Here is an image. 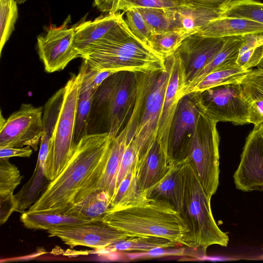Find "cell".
Here are the masks:
<instances>
[{
  "label": "cell",
  "instance_id": "obj_1",
  "mask_svg": "<svg viewBox=\"0 0 263 263\" xmlns=\"http://www.w3.org/2000/svg\"><path fill=\"white\" fill-rule=\"evenodd\" d=\"M114 138L108 132L88 134L82 137L64 170L50 181L28 210L63 213L95 192Z\"/></svg>",
  "mask_w": 263,
  "mask_h": 263
},
{
  "label": "cell",
  "instance_id": "obj_2",
  "mask_svg": "<svg viewBox=\"0 0 263 263\" xmlns=\"http://www.w3.org/2000/svg\"><path fill=\"white\" fill-rule=\"evenodd\" d=\"M79 53L93 70L148 73L166 68L165 59L133 34L123 17L104 36Z\"/></svg>",
  "mask_w": 263,
  "mask_h": 263
},
{
  "label": "cell",
  "instance_id": "obj_3",
  "mask_svg": "<svg viewBox=\"0 0 263 263\" xmlns=\"http://www.w3.org/2000/svg\"><path fill=\"white\" fill-rule=\"evenodd\" d=\"M100 221L129 237H160L194 248L180 213L162 201L145 198L135 204L111 208Z\"/></svg>",
  "mask_w": 263,
  "mask_h": 263
},
{
  "label": "cell",
  "instance_id": "obj_4",
  "mask_svg": "<svg viewBox=\"0 0 263 263\" xmlns=\"http://www.w3.org/2000/svg\"><path fill=\"white\" fill-rule=\"evenodd\" d=\"M161 71L137 73V92L132 112L123 129L135 143L139 156L156 140L165 90L170 79L172 60L165 59Z\"/></svg>",
  "mask_w": 263,
  "mask_h": 263
},
{
  "label": "cell",
  "instance_id": "obj_5",
  "mask_svg": "<svg viewBox=\"0 0 263 263\" xmlns=\"http://www.w3.org/2000/svg\"><path fill=\"white\" fill-rule=\"evenodd\" d=\"M182 196L180 212L190 232L194 248L206 252L211 245L227 247V234L217 224L211 208V198L205 192L190 163H182Z\"/></svg>",
  "mask_w": 263,
  "mask_h": 263
},
{
  "label": "cell",
  "instance_id": "obj_6",
  "mask_svg": "<svg viewBox=\"0 0 263 263\" xmlns=\"http://www.w3.org/2000/svg\"><path fill=\"white\" fill-rule=\"evenodd\" d=\"M217 123L204 111L200 115L187 142L183 162L189 163L192 166L211 199L217 190L220 173V137Z\"/></svg>",
  "mask_w": 263,
  "mask_h": 263
},
{
  "label": "cell",
  "instance_id": "obj_7",
  "mask_svg": "<svg viewBox=\"0 0 263 263\" xmlns=\"http://www.w3.org/2000/svg\"><path fill=\"white\" fill-rule=\"evenodd\" d=\"M137 92V73L117 72L102 83L95 93L92 106L106 112L108 130L115 138L133 109Z\"/></svg>",
  "mask_w": 263,
  "mask_h": 263
},
{
  "label": "cell",
  "instance_id": "obj_8",
  "mask_svg": "<svg viewBox=\"0 0 263 263\" xmlns=\"http://www.w3.org/2000/svg\"><path fill=\"white\" fill-rule=\"evenodd\" d=\"M82 77L80 68L79 73L73 74L65 85V92L55 128L52 151L45 170L50 181L64 170L75 147L74 129Z\"/></svg>",
  "mask_w": 263,
  "mask_h": 263
},
{
  "label": "cell",
  "instance_id": "obj_9",
  "mask_svg": "<svg viewBox=\"0 0 263 263\" xmlns=\"http://www.w3.org/2000/svg\"><path fill=\"white\" fill-rule=\"evenodd\" d=\"M199 93L205 113L217 123H250V111L240 83L219 86Z\"/></svg>",
  "mask_w": 263,
  "mask_h": 263
},
{
  "label": "cell",
  "instance_id": "obj_10",
  "mask_svg": "<svg viewBox=\"0 0 263 263\" xmlns=\"http://www.w3.org/2000/svg\"><path fill=\"white\" fill-rule=\"evenodd\" d=\"M43 107L23 104L5 120L1 112L0 147L29 146L36 151L44 129Z\"/></svg>",
  "mask_w": 263,
  "mask_h": 263
},
{
  "label": "cell",
  "instance_id": "obj_11",
  "mask_svg": "<svg viewBox=\"0 0 263 263\" xmlns=\"http://www.w3.org/2000/svg\"><path fill=\"white\" fill-rule=\"evenodd\" d=\"M203 111L199 92H192L180 99L171 125L167 149L172 164L184 162L187 142Z\"/></svg>",
  "mask_w": 263,
  "mask_h": 263
},
{
  "label": "cell",
  "instance_id": "obj_12",
  "mask_svg": "<svg viewBox=\"0 0 263 263\" xmlns=\"http://www.w3.org/2000/svg\"><path fill=\"white\" fill-rule=\"evenodd\" d=\"M70 17L60 27L51 26L37 37L40 60L48 73L63 70L72 60L80 57L74 44L75 26L69 27Z\"/></svg>",
  "mask_w": 263,
  "mask_h": 263
},
{
  "label": "cell",
  "instance_id": "obj_13",
  "mask_svg": "<svg viewBox=\"0 0 263 263\" xmlns=\"http://www.w3.org/2000/svg\"><path fill=\"white\" fill-rule=\"evenodd\" d=\"M227 39L204 36L195 32L182 42L174 53L180 62L183 75L180 92L221 50Z\"/></svg>",
  "mask_w": 263,
  "mask_h": 263
},
{
  "label": "cell",
  "instance_id": "obj_14",
  "mask_svg": "<svg viewBox=\"0 0 263 263\" xmlns=\"http://www.w3.org/2000/svg\"><path fill=\"white\" fill-rule=\"evenodd\" d=\"M233 179L238 190L263 191V122L254 125L246 138Z\"/></svg>",
  "mask_w": 263,
  "mask_h": 263
},
{
  "label": "cell",
  "instance_id": "obj_15",
  "mask_svg": "<svg viewBox=\"0 0 263 263\" xmlns=\"http://www.w3.org/2000/svg\"><path fill=\"white\" fill-rule=\"evenodd\" d=\"M50 237H57L71 248L85 246L104 249L110 245L129 237L101 221L58 227L47 230Z\"/></svg>",
  "mask_w": 263,
  "mask_h": 263
},
{
  "label": "cell",
  "instance_id": "obj_16",
  "mask_svg": "<svg viewBox=\"0 0 263 263\" xmlns=\"http://www.w3.org/2000/svg\"><path fill=\"white\" fill-rule=\"evenodd\" d=\"M171 57L170 77L165 90L157 135V140L166 156L171 125L180 99L179 93L183 84V76L180 62L175 54L171 55Z\"/></svg>",
  "mask_w": 263,
  "mask_h": 263
},
{
  "label": "cell",
  "instance_id": "obj_17",
  "mask_svg": "<svg viewBox=\"0 0 263 263\" xmlns=\"http://www.w3.org/2000/svg\"><path fill=\"white\" fill-rule=\"evenodd\" d=\"M173 165L156 140L138 158L135 174L139 191L142 192L157 183Z\"/></svg>",
  "mask_w": 263,
  "mask_h": 263
},
{
  "label": "cell",
  "instance_id": "obj_18",
  "mask_svg": "<svg viewBox=\"0 0 263 263\" xmlns=\"http://www.w3.org/2000/svg\"><path fill=\"white\" fill-rule=\"evenodd\" d=\"M197 33L214 37L263 33V24L246 18L220 16L201 27Z\"/></svg>",
  "mask_w": 263,
  "mask_h": 263
},
{
  "label": "cell",
  "instance_id": "obj_19",
  "mask_svg": "<svg viewBox=\"0 0 263 263\" xmlns=\"http://www.w3.org/2000/svg\"><path fill=\"white\" fill-rule=\"evenodd\" d=\"M181 166L182 164H173L160 181L142 191L145 196L167 202L180 213L182 196Z\"/></svg>",
  "mask_w": 263,
  "mask_h": 263
},
{
  "label": "cell",
  "instance_id": "obj_20",
  "mask_svg": "<svg viewBox=\"0 0 263 263\" xmlns=\"http://www.w3.org/2000/svg\"><path fill=\"white\" fill-rule=\"evenodd\" d=\"M244 42L243 36L227 37L221 50L194 78L191 83L180 92L181 98L190 93L192 88L204 77L217 69L237 65L240 49Z\"/></svg>",
  "mask_w": 263,
  "mask_h": 263
},
{
  "label": "cell",
  "instance_id": "obj_21",
  "mask_svg": "<svg viewBox=\"0 0 263 263\" xmlns=\"http://www.w3.org/2000/svg\"><path fill=\"white\" fill-rule=\"evenodd\" d=\"M124 13H108L93 21L75 26L74 44L79 52L97 41L111 30L123 17Z\"/></svg>",
  "mask_w": 263,
  "mask_h": 263
},
{
  "label": "cell",
  "instance_id": "obj_22",
  "mask_svg": "<svg viewBox=\"0 0 263 263\" xmlns=\"http://www.w3.org/2000/svg\"><path fill=\"white\" fill-rule=\"evenodd\" d=\"M222 9L193 7L181 10H170L174 30L185 29L197 32L202 27L222 15Z\"/></svg>",
  "mask_w": 263,
  "mask_h": 263
},
{
  "label": "cell",
  "instance_id": "obj_23",
  "mask_svg": "<svg viewBox=\"0 0 263 263\" xmlns=\"http://www.w3.org/2000/svg\"><path fill=\"white\" fill-rule=\"evenodd\" d=\"M94 4L100 11L110 14L141 8L177 10L193 7L186 0H94Z\"/></svg>",
  "mask_w": 263,
  "mask_h": 263
},
{
  "label": "cell",
  "instance_id": "obj_24",
  "mask_svg": "<svg viewBox=\"0 0 263 263\" xmlns=\"http://www.w3.org/2000/svg\"><path fill=\"white\" fill-rule=\"evenodd\" d=\"M127 142L123 130L114 138L104 172L96 190L106 192L110 201L115 193L117 176Z\"/></svg>",
  "mask_w": 263,
  "mask_h": 263
},
{
  "label": "cell",
  "instance_id": "obj_25",
  "mask_svg": "<svg viewBox=\"0 0 263 263\" xmlns=\"http://www.w3.org/2000/svg\"><path fill=\"white\" fill-rule=\"evenodd\" d=\"M20 220L24 226L28 229L45 230L54 227L75 225L89 222L65 212L29 210L22 213L20 216Z\"/></svg>",
  "mask_w": 263,
  "mask_h": 263
},
{
  "label": "cell",
  "instance_id": "obj_26",
  "mask_svg": "<svg viewBox=\"0 0 263 263\" xmlns=\"http://www.w3.org/2000/svg\"><path fill=\"white\" fill-rule=\"evenodd\" d=\"M110 208L107 193L97 190L64 212L90 222L100 221Z\"/></svg>",
  "mask_w": 263,
  "mask_h": 263
},
{
  "label": "cell",
  "instance_id": "obj_27",
  "mask_svg": "<svg viewBox=\"0 0 263 263\" xmlns=\"http://www.w3.org/2000/svg\"><path fill=\"white\" fill-rule=\"evenodd\" d=\"M240 83L249 109L250 123L263 122V76L248 73Z\"/></svg>",
  "mask_w": 263,
  "mask_h": 263
},
{
  "label": "cell",
  "instance_id": "obj_28",
  "mask_svg": "<svg viewBox=\"0 0 263 263\" xmlns=\"http://www.w3.org/2000/svg\"><path fill=\"white\" fill-rule=\"evenodd\" d=\"M49 182L43 167L36 162L30 179L14 195L17 203L16 212L23 213L29 209L37 200L41 192L45 191Z\"/></svg>",
  "mask_w": 263,
  "mask_h": 263
},
{
  "label": "cell",
  "instance_id": "obj_29",
  "mask_svg": "<svg viewBox=\"0 0 263 263\" xmlns=\"http://www.w3.org/2000/svg\"><path fill=\"white\" fill-rule=\"evenodd\" d=\"M249 70L250 69H243L238 65L217 69L204 77L192 88L190 93L201 92L219 86L240 83L248 74Z\"/></svg>",
  "mask_w": 263,
  "mask_h": 263
},
{
  "label": "cell",
  "instance_id": "obj_30",
  "mask_svg": "<svg viewBox=\"0 0 263 263\" xmlns=\"http://www.w3.org/2000/svg\"><path fill=\"white\" fill-rule=\"evenodd\" d=\"M96 91L81 80L74 129L75 145L82 137L88 134L91 111Z\"/></svg>",
  "mask_w": 263,
  "mask_h": 263
},
{
  "label": "cell",
  "instance_id": "obj_31",
  "mask_svg": "<svg viewBox=\"0 0 263 263\" xmlns=\"http://www.w3.org/2000/svg\"><path fill=\"white\" fill-rule=\"evenodd\" d=\"M195 33L183 29L153 34L147 45L160 57L165 59L175 52L182 42L190 35Z\"/></svg>",
  "mask_w": 263,
  "mask_h": 263
},
{
  "label": "cell",
  "instance_id": "obj_32",
  "mask_svg": "<svg viewBox=\"0 0 263 263\" xmlns=\"http://www.w3.org/2000/svg\"><path fill=\"white\" fill-rule=\"evenodd\" d=\"M135 166H133L128 171L116 189L110 201L111 208L135 204L146 198L143 192L139 191L138 187Z\"/></svg>",
  "mask_w": 263,
  "mask_h": 263
},
{
  "label": "cell",
  "instance_id": "obj_33",
  "mask_svg": "<svg viewBox=\"0 0 263 263\" xmlns=\"http://www.w3.org/2000/svg\"><path fill=\"white\" fill-rule=\"evenodd\" d=\"M181 247L170 239L155 236L128 237L108 246L104 249L110 251H148L153 249Z\"/></svg>",
  "mask_w": 263,
  "mask_h": 263
},
{
  "label": "cell",
  "instance_id": "obj_34",
  "mask_svg": "<svg viewBox=\"0 0 263 263\" xmlns=\"http://www.w3.org/2000/svg\"><path fill=\"white\" fill-rule=\"evenodd\" d=\"M221 16L246 18L263 24V3L256 0H231Z\"/></svg>",
  "mask_w": 263,
  "mask_h": 263
},
{
  "label": "cell",
  "instance_id": "obj_35",
  "mask_svg": "<svg viewBox=\"0 0 263 263\" xmlns=\"http://www.w3.org/2000/svg\"><path fill=\"white\" fill-rule=\"evenodd\" d=\"M17 17L16 0H0V53L14 30Z\"/></svg>",
  "mask_w": 263,
  "mask_h": 263
},
{
  "label": "cell",
  "instance_id": "obj_36",
  "mask_svg": "<svg viewBox=\"0 0 263 263\" xmlns=\"http://www.w3.org/2000/svg\"><path fill=\"white\" fill-rule=\"evenodd\" d=\"M152 34L174 30L168 10L157 8H137Z\"/></svg>",
  "mask_w": 263,
  "mask_h": 263
},
{
  "label": "cell",
  "instance_id": "obj_37",
  "mask_svg": "<svg viewBox=\"0 0 263 263\" xmlns=\"http://www.w3.org/2000/svg\"><path fill=\"white\" fill-rule=\"evenodd\" d=\"M23 176L7 159L0 158V194L13 193Z\"/></svg>",
  "mask_w": 263,
  "mask_h": 263
},
{
  "label": "cell",
  "instance_id": "obj_38",
  "mask_svg": "<svg viewBox=\"0 0 263 263\" xmlns=\"http://www.w3.org/2000/svg\"><path fill=\"white\" fill-rule=\"evenodd\" d=\"M124 19L132 33L141 41L147 44L152 34L144 19L137 9H132L125 12Z\"/></svg>",
  "mask_w": 263,
  "mask_h": 263
},
{
  "label": "cell",
  "instance_id": "obj_39",
  "mask_svg": "<svg viewBox=\"0 0 263 263\" xmlns=\"http://www.w3.org/2000/svg\"><path fill=\"white\" fill-rule=\"evenodd\" d=\"M138 158V152L137 148L133 141L130 140L126 144L121 159L117 178L116 190L128 171L136 165Z\"/></svg>",
  "mask_w": 263,
  "mask_h": 263
},
{
  "label": "cell",
  "instance_id": "obj_40",
  "mask_svg": "<svg viewBox=\"0 0 263 263\" xmlns=\"http://www.w3.org/2000/svg\"><path fill=\"white\" fill-rule=\"evenodd\" d=\"M237 64L245 69H250L254 67L263 69V44L250 48L240 54Z\"/></svg>",
  "mask_w": 263,
  "mask_h": 263
},
{
  "label": "cell",
  "instance_id": "obj_41",
  "mask_svg": "<svg viewBox=\"0 0 263 263\" xmlns=\"http://www.w3.org/2000/svg\"><path fill=\"white\" fill-rule=\"evenodd\" d=\"M17 209V203L13 193L0 194V224L5 223Z\"/></svg>",
  "mask_w": 263,
  "mask_h": 263
},
{
  "label": "cell",
  "instance_id": "obj_42",
  "mask_svg": "<svg viewBox=\"0 0 263 263\" xmlns=\"http://www.w3.org/2000/svg\"><path fill=\"white\" fill-rule=\"evenodd\" d=\"M32 154L30 146L25 147H0V158L9 159L11 157H29Z\"/></svg>",
  "mask_w": 263,
  "mask_h": 263
},
{
  "label": "cell",
  "instance_id": "obj_43",
  "mask_svg": "<svg viewBox=\"0 0 263 263\" xmlns=\"http://www.w3.org/2000/svg\"><path fill=\"white\" fill-rule=\"evenodd\" d=\"M243 37L244 42L240 49L239 54L250 48L263 44V33L246 34Z\"/></svg>",
  "mask_w": 263,
  "mask_h": 263
},
{
  "label": "cell",
  "instance_id": "obj_44",
  "mask_svg": "<svg viewBox=\"0 0 263 263\" xmlns=\"http://www.w3.org/2000/svg\"><path fill=\"white\" fill-rule=\"evenodd\" d=\"M192 7L222 9L231 0H186Z\"/></svg>",
  "mask_w": 263,
  "mask_h": 263
},
{
  "label": "cell",
  "instance_id": "obj_45",
  "mask_svg": "<svg viewBox=\"0 0 263 263\" xmlns=\"http://www.w3.org/2000/svg\"><path fill=\"white\" fill-rule=\"evenodd\" d=\"M250 74L253 75H257L263 76V69L257 68L255 69H250L249 70Z\"/></svg>",
  "mask_w": 263,
  "mask_h": 263
}]
</instances>
